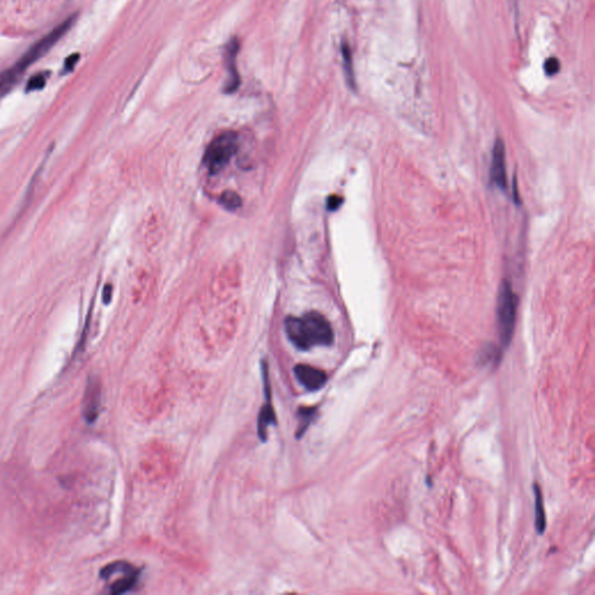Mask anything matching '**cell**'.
I'll use <instances>...</instances> for the list:
<instances>
[{"label": "cell", "instance_id": "obj_1", "mask_svg": "<svg viewBox=\"0 0 595 595\" xmlns=\"http://www.w3.org/2000/svg\"><path fill=\"white\" fill-rule=\"evenodd\" d=\"M285 333L293 345L307 351L314 347H328L334 342L331 324L318 312H309L300 318L288 317L285 320Z\"/></svg>", "mask_w": 595, "mask_h": 595}, {"label": "cell", "instance_id": "obj_2", "mask_svg": "<svg viewBox=\"0 0 595 595\" xmlns=\"http://www.w3.org/2000/svg\"><path fill=\"white\" fill-rule=\"evenodd\" d=\"M73 19L70 18L68 20L61 23L60 26L55 27V30H51L48 35L41 39L39 42L35 43L28 51H27L20 61H18L17 63L14 64L12 68L7 69L6 71L0 73V97L5 96L6 93L10 92L11 90L13 89L14 85L17 84L18 80L23 77V73L30 68L34 62L40 60L41 57L49 51L50 48L60 40L61 37H63L64 34L69 30L70 27L73 25Z\"/></svg>", "mask_w": 595, "mask_h": 595}, {"label": "cell", "instance_id": "obj_3", "mask_svg": "<svg viewBox=\"0 0 595 595\" xmlns=\"http://www.w3.org/2000/svg\"><path fill=\"white\" fill-rule=\"evenodd\" d=\"M516 305L517 299L513 292L512 285L507 281H503L500 286L496 315H498V327L501 343L507 347L510 344L514 333L516 320Z\"/></svg>", "mask_w": 595, "mask_h": 595}, {"label": "cell", "instance_id": "obj_4", "mask_svg": "<svg viewBox=\"0 0 595 595\" xmlns=\"http://www.w3.org/2000/svg\"><path fill=\"white\" fill-rule=\"evenodd\" d=\"M238 150V134L235 132L222 133L216 136L206 149L204 164L212 173L221 171Z\"/></svg>", "mask_w": 595, "mask_h": 595}, {"label": "cell", "instance_id": "obj_5", "mask_svg": "<svg viewBox=\"0 0 595 595\" xmlns=\"http://www.w3.org/2000/svg\"><path fill=\"white\" fill-rule=\"evenodd\" d=\"M140 570L127 562H114L100 571V578L109 582V593L113 595L129 592L136 585Z\"/></svg>", "mask_w": 595, "mask_h": 595}, {"label": "cell", "instance_id": "obj_6", "mask_svg": "<svg viewBox=\"0 0 595 595\" xmlns=\"http://www.w3.org/2000/svg\"><path fill=\"white\" fill-rule=\"evenodd\" d=\"M241 269L238 263L223 265L209 285V300L221 304L231 299L241 284Z\"/></svg>", "mask_w": 595, "mask_h": 595}, {"label": "cell", "instance_id": "obj_7", "mask_svg": "<svg viewBox=\"0 0 595 595\" xmlns=\"http://www.w3.org/2000/svg\"><path fill=\"white\" fill-rule=\"evenodd\" d=\"M268 365L263 363V381H264V406L262 407L261 413L258 417V436L263 442L266 441L268 436L269 426L276 424V415L274 412V407L271 404V392H270V383H269Z\"/></svg>", "mask_w": 595, "mask_h": 595}, {"label": "cell", "instance_id": "obj_8", "mask_svg": "<svg viewBox=\"0 0 595 595\" xmlns=\"http://www.w3.org/2000/svg\"><path fill=\"white\" fill-rule=\"evenodd\" d=\"M240 50V41L236 37H233L226 46V66L228 71V78L226 82L225 93H234L240 87V75L238 71V54Z\"/></svg>", "mask_w": 595, "mask_h": 595}, {"label": "cell", "instance_id": "obj_9", "mask_svg": "<svg viewBox=\"0 0 595 595\" xmlns=\"http://www.w3.org/2000/svg\"><path fill=\"white\" fill-rule=\"evenodd\" d=\"M295 374L299 383L308 391H318L327 383V374L317 367L299 364L295 365Z\"/></svg>", "mask_w": 595, "mask_h": 595}, {"label": "cell", "instance_id": "obj_10", "mask_svg": "<svg viewBox=\"0 0 595 595\" xmlns=\"http://www.w3.org/2000/svg\"><path fill=\"white\" fill-rule=\"evenodd\" d=\"M491 180L500 189L506 190V152L501 140H498L493 149L492 166H491Z\"/></svg>", "mask_w": 595, "mask_h": 595}, {"label": "cell", "instance_id": "obj_11", "mask_svg": "<svg viewBox=\"0 0 595 595\" xmlns=\"http://www.w3.org/2000/svg\"><path fill=\"white\" fill-rule=\"evenodd\" d=\"M143 236H145L147 245H155L161 240L162 221L156 213H152V215L147 218L145 228H143Z\"/></svg>", "mask_w": 595, "mask_h": 595}, {"label": "cell", "instance_id": "obj_12", "mask_svg": "<svg viewBox=\"0 0 595 595\" xmlns=\"http://www.w3.org/2000/svg\"><path fill=\"white\" fill-rule=\"evenodd\" d=\"M99 388L96 384H91V387L87 388L85 395V405H84V415L89 422L96 420L99 407Z\"/></svg>", "mask_w": 595, "mask_h": 595}, {"label": "cell", "instance_id": "obj_13", "mask_svg": "<svg viewBox=\"0 0 595 595\" xmlns=\"http://www.w3.org/2000/svg\"><path fill=\"white\" fill-rule=\"evenodd\" d=\"M535 510H536V529L539 534H542L546 529V513L543 506L542 494L539 486H535Z\"/></svg>", "mask_w": 595, "mask_h": 595}, {"label": "cell", "instance_id": "obj_14", "mask_svg": "<svg viewBox=\"0 0 595 595\" xmlns=\"http://www.w3.org/2000/svg\"><path fill=\"white\" fill-rule=\"evenodd\" d=\"M149 286V275L148 272L142 271L139 275L136 276V279L133 283L132 295L134 298V301L141 300L143 297V293L146 295L147 288Z\"/></svg>", "mask_w": 595, "mask_h": 595}, {"label": "cell", "instance_id": "obj_15", "mask_svg": "<svg viewBox=\"0 0 595 595\" xmlns=\"http://www.w3.org/2000/svg\"><path fill=\"white\" fill-rule=\"evenodd\" d=\"M342 57H343L344 73L347 76L349 85L355 87L354 69H352V57H351L350 47L348 43H342Z\"/></svg>", "mask_w": 595, "mask_h": 595}, {"label": "cell", "instance_id": "obj_16", "mask_svg": "<svg viewBox=\"0 0 595 595\" xmlns=\"http://www.w3.org/2000/svg\"><path fill=\"white\" fill-rule=\"evenodd\" d=\"M317 410L315 408H300L299 410V426H298V438L304 435L312 421L314 419Z\"/></svg>", "mask_w": 595, "mask_h": 595}, {"label": "cell", "instance_id": "obj_17", "mask_svg": "<svg viewBox=\"0 0 595 595\" xmlns=\"http://www.w3.org/2000/svg\"><path fill=\"white\" fill-rule=\"evenodd\" d=\"M220 204H221L228 211H234L238 209L242 205V199L240 195L234 191H226L222 193L221 198H220Z\"/></svg>", "mask_w": 595, "mask_h": 595}, {"label": "cell", "instance_id": "obj_18", "mask_svg": "<svg viewBox=\"0 0 595 595\" xmlns=\"http://www.w3.org/2000/svg\"><path fill=\"white\" fill-rule=\"evenodd\" d=\"M47 76L44 73H40L37 76L32 77L28 85H27L26 91H37V90L42 89L43 86L46 85Z\"/></svg>", "mask_w": 595, "mask_h": 595}, {"label": "cell", "instance_id": "obj_19", "mask_svg": "<svg viewBox=\"0 0 595 595\" xmlns=\"http://www.w3.org/2000/svg\"><path fill=\"white\" fill-rule=\"evenodd\" d=\"M559 69H560V63H559V61L556 57H550V59L546 61V63H544V73L548 76H553V75L558 73Z\"/></svg>", "mask_w": 595, "mask_h": 595}, {"label": "cell", "instance_id": "obj_20", "mask_svg": "<svg viewBox=\"0 0 595 595\" xmlns=\"http://www.w3.org/2000/svg\"><path fill=\"white\" fill-rule=\"evenodd\" d=\"M341 204H342V199L340 197H331L329 198V202H328V209L329 211H335V209H338L340 207Z\"/></svg>", "mask_w": 595, "mask_h": 595}, {"label": "cell", "instance_id": "obj_21", "mask_svg": "<svg viewBox=\"0 0 595 595\" xmlns=\"http://www.w3.org/2000/svg\"><path fill=\"white\" fill-rule=\"evenodd\" d=\"M78 59H80L78 55H71V56L66 61V63H64V70H66V73L71 71V70L73 69V66H75V64L77 63Z\"/></svg>", "mask_w": 595, "mask_h": 595}, {"label": "cell", "instance_id": "obj_22", "mask_svg": "<svg viewBox=\"0 0 595 595\" xmlns=\"http://www.w3.org/2000/svg\"><path fill=\"white\" fill-rule=\"evenodd\" d=\"M111 293H112V288H111L109 285H107L106 288H105V290H104L103 295L104 301H105V304H109V301L111 300V295H111Z\"/></svg>", "mask_w": 595, "mask_h": 595}]
</instances>
